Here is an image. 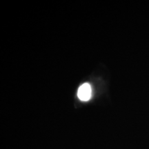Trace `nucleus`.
<instances>
[{"label": "nucleus", "instance_id": "nucleus-1", "mask_svg": "<svg viewBox=\"0 0 149 149\" xmlns=\"http://www.w3.org/2000/svg\"><path fill=\"white\" fill-rule=\"evenodd\" d=\"M92 95V89L91 85L88 83H85L80 86L77 91V96L80 100L84 102L88 101Z\"/></svg>", "mask_w": 149, "mask_h": 149}]
</instances>
